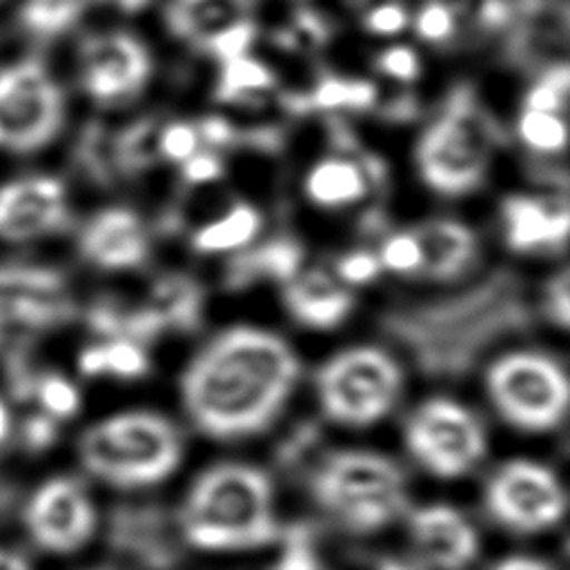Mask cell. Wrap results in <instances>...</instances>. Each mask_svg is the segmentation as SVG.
Wrapping results in <instances>:
<instances>
[{
  "instance_id": "obj_1",
  "label": "cell",
  "mask_w": 570,
  "mask_h": 570,
  "mask_svg": "<svg viewBox=\"0 0 570 570\" xmlns=\"http://www.w3.org/2000/svg\"><path fill=\"white\" fill-rule=\"evenodd\" d=\"M298 379L287 341L258 327H232L212 338L180 379L183 405L212 439H240L265 430Z\"/></svg>"
},
{
  "instance_id": "obj_2",
  "label": "cell",
  "mask_w": 570,
  "mask_h": 570,
  "mask_svg": "<svg viewBox=\"0 0 570 570\" xmlns=\"http://www.w3.org/2000/svg\"><path fill=\"white\" fill-rule=\"evenodd\" d=\"M180 532L200 550H252L274 541V488L265 472L220 463L203 472L180 508Z\"/></svg>"
},
{
  "instance_id": "obj_3",
  "label": "cell",
  "mask_w": 570,
  "mask_h": 570,
  "mask_svg": "<svg viewBox=\"0 0 570 570\" xmlns=\"http://www.w3.org/2000/svg\"><path fill=\"white\" fill-rule=\"evenodd\" d=\"M78 454L96 479L114 488H142L160 483L178 468L183 441L160 414L122 412L82 432Z\"/></svg>"
},
{
  "instance_id": "obj_4",
  "label": "cell",
  "mask_w": 570,
  "mask_h": 570,
  "mask_svg": "<svg viewBox=\"0 0 570 570\" xmlns=\"http://www.w3.org/2000/svg\"><path fill=\"white\" fill-rule=\"evenodd\" d=\"M309 492L321 510L352 532H376L407 503L403 470L367 450L330 454L312 474Z\"/></svg>"
},
{
  "instance_id": "obj_5",
  "label": "cell",
  "mask_w": 570,
  "mask_h": 570,
  "mask_svg": "<svg viewBox=\"0 0 570 570\" xmlns=\"http://www.w3.org/2000/svg\"><path fill=\"white\" fill-rule=\"evenodd\" d=\"M492 138V122L474 94L465 85L456 87L416 145L421 178L445 196L476 189L488 171Z\"/></svg>"
},
{
  "instance_id": "obj_6",
  "label": "cell",
  "mask_w": 570,
  "mask_h": 570,
  "mask_svg": "<svg viewBox=\"0 0 570 570\" xmlns=\"http://www.w3.org/2000/svg\"><path fill=\"white\" fill-rule=\"evenodd\" d=\"M403 372L376 347H352L334 354L316 374L323 414L341 425L363 428L381 421L399 401Z\"/></svg>"
},
{
  "instance_id": "obj_7",
  "label": "cell",
  "mask_w": 570,
  "mask_h": 570,
  "mask_svg": "<svg viewBox=\"0 0 570 570\" xmlns=\"http://www.w3.org/2000/svg\"><path fill=\"white\" fill-rule=\"evenodd\" d=\"M492 405L514 428L548 432L570 410V376L550 356L510 352L497 358L485 374Z\"/></svg>"
},
{
  "instance_id": "obj_8",
  "label": "cell",
  "mask_w": 570,
  "mask_h": 570,
  "mask_svg": "<svg viewBox=\"0 0 570 570\" xmlns=\"http://www.w3.org/2000/svg\"><path fill=\"white\" fill-rule=\"evenodd\" d=\"M65 122V94L36 58L0 69V149L29 154L49 145Z\"/></svg>"
},
{
  "instance_id": "obj_9",
  "label": "cell",
  "mask_w": 570,
  "mask_h": 570,
  "mask_svg": "<svg viewBox=\"0 0 570 570\" xmlns=\"http://www.w3.org/2000/svg\"><path fill=\"white\" fill-rule=\"evenodd\" d=\"M405 445L430 474L456 479L483 459L485 432L463 405L432 399L419 405L405 423Z\"/></svg>"
},
{
  "instance_id": "obj_10",
  "label": "cell",
  "mask_w": 570,
  "mask_h": 570,
  "mask_svg": "<svg viewBox=\"0 0 570 570\" xmlns=\"http://www.w3.org/2000/svg\"><path fill=\"white\" fill-rule=\"evenodd\" d=\"M485 508L514 532H541L557 525L568 497L557 474L534 461H508L485 485Z\"/></svg>"
},
{
  "instance_id": "obj_11",
  "label": "cell",
  "mask_w": 570,
  "mask_h": 570,
  "mask_svg": "<svg viewBox=\"0 0 570 570\" xmlns=\"http://www.w3.org/2000/svg\"><path fill=\"white\" fill-rule=\"evenodd\" d=\"M78 76L87 96L100 105L136 98L151 78L149 49L131 33L89 36L78 51Z\"/></svg>"
},
{
  "instance_id": "obj_12",
  "label": "cell",
  "mask_w": 570,
  "mask_h": 570,
  "mask_svg": "<svg viewBox=\"0 0 570 570\" xmlns=\"http://www.w3.org/2000/svg\"><path fill=\"white\" fill-rule=\"evenodd\" d=\"M24 528L47 552H73L96 530V508L89 492L69 476L45 481L24 508Z\"/></svg>"
},
{
  "instance_id": "obj_13",
  "label": "cell",
  "mask_w": 570,
  "mask_h": 570,
  "mask_svg": "<svg viewBox=\"0 0 570 570\" xmlns=\"http://www.w3.org/2000/svg\"><path fill=\"white\" fill-rule=\"evenodd\" d=\"M69 223L65 187L51 176L18 178L0 187V238L36 240L62 232Z\"/></svg>"
},
{
  "instance_id": "obj_14",
  "label": "cell",
  "mask_w": 570,
  "mask_h": 570,
  "mask_svg": "<svg viewBox=\"0 0 570 570\" xmlns=\"http://www.w3.org/2000/svg\"><path fill=\"white\" fill-rule=\"evenodd\" d=\"M407 530L412 546L434 570H463L476 557L479 534L474 525L445 503L412 510Z\"/></svg>"
},
{
  "instance_id": "obj_15",
  "label": "cell",
  "mask_w": 570,
  "mask_h": 570,
  "mask_svg": "<svg viewBox=\"0 0 570 570\" xmlns=\"http://www.w3.org/2000/svg\"><path fill=\"white\" fill-rule=\"evenodd\" d=\"M82 258L100 269H131L147 261L149 238L142 220L125 207L98 212L80 232Z\"/></svg>"
},
{
  "instance_id": "obj_16",
  "label": "cell",
  "mask_w": 570,
  "mask_h": 570,
  "mask_svg": "<svg viewBox=\"0 0 570 570\" xmlns=\"http://www.w3.org/2000/svg\"><path fill=\"white\" fill-rule=\"evenodd\" d=\"M505 243L514 252L557 249L570 240V203L508 196L501 205Z\"/></svg>"
},
{
  "instance_id": "obj_17",
  "label": "cell",
  "mask_w": 570,
  "mask_h": 570,
  "mask_svg": "<svg viewBox=\"0 0 570 570\" xmlns=\"http://www.w3.org/2000/svg\"><path fill=\"white\" fill-rule=\"evenodd\" d=\"M107 539L114 550L160 570L171 561L167 519L156 505H118L109 514Z\"/></svg>"
},
{
  "instance_id": "obj_18",
  "label": "cell",
  "mask_w": 570,
  "mask_h": 570,
  "mask_svg": "<svg viewBox=\"0 0 570 570\" xmlns=\"http://www.w3.org/2000/svg\"><path fill=\"white\" fill-rule=\"evenodd\" d=\"M258 0H167L165 24L171 36L205 47L238 22L252 20Z\"/></svg>"
},
{
  "instance_id": "obj_19",
  "label": "cell",
  "mask_w": 570,
  "mask_h": 570,
  "mask_svg": "<svg viewBox=\"0 0 570 570\" xmlns=\"http://www.w3.org/2000/svg\"><path fill=\"white\" fill-rule=\"evenodd\" d=\"M287 312L305 327L332 330L352 312V294L325 272L296 274L285 283Z\"/></svg>"
},
{
  "instance_id": "obj_20",
  "label": "cell",
  "mask_w": 570,
  "mask_h": 570,
  "mask_svg": "<svg viewBox=\"0 0 570 570\" xmlns=\"http://www.w3.org/2000/svg\"><path fill=\"white\" fill-rule=\"evenodd\" d=\"M414 234L423 252L421 274H425L428 278H456L476 258V236L468 225L459 220H430Z\"/></svg>"
},
{
  "instance_id": "obj_21",
  "label": "cell",
  "mask_w": 570,
  "mask_h": 570,
  "mask_svg": "<svg viewBox=\"0 0 570 570\" xmlns=\"http://www.w3.org/2000/svg\"><path fill=\"white\" fill-rule=\"evenodd\" d=\"M367 183L356 163L343 158H325L316 163L305 178V194L314 205L343 207L361 200Z\"/></svg>"
},
{
  "instance_id": "obj_22",
  "label": "cell",
  "mask_w": 570,
  "mask_h": 570,
  "mask_svg": "<svg viewBox=\"0 0 570 570\" xmlns=\"http://www.w3.org/2000/svg\"><path fill=\"white\" fill-rule=\"evenodd\" d=\"M160 318L165 330H194L200 321L203 289L183 274H167L151 287L145 303Z\"/></svg>"
},
{
  "instance_id": "obj_23",
  "label": "cell",
  "mask_w": 570,
  "mask_h": 570,
  "mask_svg": "<svg viewBox=\"0 0 570 570\" xmlns=\"http://www.w3.org/2000/svg\"><path fill=\"white\" fill-rule=\"evenodd\" d=\"M298 265L301 247L294 240H272L249 254L236 256L227 269V281L232 287L247 285L261 276L287 283L298 274Z\"/></svg>"
},
{
  "instance_id": "obj_24",
  "label": "cell",
  "mask_w": 570,
  "mask_h": 570,
  "mask_svg": "<svg viewBox=\"0 0 570 570\" xmlns=\"http://www.w3.org/2000/svg\"><path fill=\"white\" fill-rule=\"evenodd\" d=\"M78 370L89 379L107 374L131 381L149 372V358L142 345L127 338H109L107 343L85 347L78 356Z\"/></svg>"
},
{
  "instance_id": "obj_25",
  "label": "cell",
  "mask_w": 570,
  "mask_h": 570,
  "mask_svg": "<svg viewBox=\"0 0 570 570\" xmlns=\"http://www.w3.org/2000/svg\"><path fill=\"white\" fill-rule=\"evenodd\" d=\"M261 229V214L245 203L234 205L220 218L198 227L191 236L196 252L216 254L247 245Z\"/></svg>"
},
{
  "instance_id": "obj_26",
  "label": "cell",
  "mask_w": 570,
  "mask_h": 570,
  "mask_svg": "<svg viewBox=\"0 0 570 570\" xmlns=\"http://www.w3.org/2000/svg\"><path fill=\"white\" fill-rule=\"evenodd\" d=\"M274 85H276L274 71L265 62L247 53V56L220 62L216 98L220 102H232V105L256 102L269 89H274Z\"/></svg>"
},
{
  "instance_id": "obj_27",
  "label": "cell",
  "mask_w": 570,
  "mask_h": 570,
  "mask_svg": "<svg viewBox=\"0 0 570 570\" xmlns=\"http://www.w3.org/2000/svg\"><path fill=\"white\" fill-rule=\"evenodd\" d=\"M160 125L154 118H140L114 134V165L116 174L138 176L151 169L160 158L158 151Z\"/></svg>"
},
{
  "instance_id": "obj_28",
  "label": "cell",
  "mask_w": 570,
  "mask_h": 570,
  "mask_svg": "<svg viewBox=\"0 0 570 570\" xmlns=\"http://www.w3.org/2000/svg\"><path fill=\"white\" fill-rule=\"evenodd\" d=\"M87 9V0H22L20 27L36 40H53L67 33Z\"/></svg>"
},
{
  "instance_id": "obj_29",
  "label": "cell",
  "mask_w": 570,
  "mask_h": 570,
  "mask_svg": "<svg viewBox=\"0 0 570 570\" xmlns=\"http://www.w3.org/2000/svg\"><path fill=\"white\" fill-rule=\"evenodd\" d=\"M76 158L80 169L98 185H109L116 176L114 165V134L107 131L105 125L91 122L82 129L78 145H76Z\"/></svg>"
},
{
  "instance_id": "obj_30",
  "label": "cell",
  "mask_w": 570,
  "mask_h": 570,
  "mask_svg": "<svg viewBox=\"0 0 570 570\" xmlns=\"http://www.w3.org/2000/svg\"><path fill=\"white\" fill-rule=\"evenodd\" d=\"M374 98H376V89L367 80L327 76L307 96V105L318 109H343V107L367 109L372 107Z\"/></svg>"
},
{
  "instance_id": "obj_31",
  "label": "cell",
  "mask_w": 570,
  "mask_h": 570,
  "mask_svg": "<svg viewBox=\"0 0 570 570\" xmlns=\"http://www.w3.org/2000/svg\"><path fill=\"white\" fill-rule=\"evenodd\" d=\"M517 131H519V138L525 142V147L541 154L561 151L570 142V129L566 120L552 111L523 109Z\"/></svg>"
},
{
  "instance_id": "obj_32",
  "label": "cell",
  "mask_w": 570,
  "mask_h": 570,
  "mask_svg": "<svg viewBox=\"0 0 570 570\" xmlns=\"http://www.w3.org/2000/svg\"><path fill=\"white\" fill-rule=\"evenodd\" d=\"M33 396L40 403L42 412L53 421L71 419L80 407V394L76 385L56 372L38 374L33 385Z\"/></svg>"
},
{
  "instance_id": "obj_33",
  "label": "cell",
  "mask_w": 570,
  "mask_h": 570,
  "mask_svg": "<svg viewBox=\"0 0 570 570\" xmlns=\"http://www.w3.org/2000/svg\"><path fill=\"white\" fill-rule=\"evenodd\" d=\"M568 94H570V67H566V65L552 67L546 76H541L532 85V89L525 96L523 109L559 114L566 105Z\"/></svg>"
},
{
  "instance_id": "obj_34",
  "label": "cell",
  "mask_w": 570,
  "mask_h": 570,
  "mask_svg": "<svg viewBox=\"0 0 570 570\" xmlns=\"http://www.w3.org/2000/svg\"><path fill=\"white\" fill-rule=\"evenodd\" d=\"M379 263H381V267L396 272V274L421 272L423 252H421V243H419L416 234L414 232L392 234L381 247Z\"/></svg>"
},
{
  "instance_id": "obj_35",
  "label": "cell",
  "mask_w": 570,
  "mask_h": 570,
  "mask_svg": "<svg viewBox=\"0 0 570 570\" xmlns=\"http://www.w3.org/2000/svg\"><path fill=\"white\" fill-rule=\"evenodd\" d=\"M456 27V11L445 0H432L423 4L414 18L416 33L428 42H445Z\"/></svg>"
},
{
  "instance_id": "obj_36",
  "label": "cell",
  "mask_w": 570,
  "mask_h": 570,
  "mask_svg": "<svg viewBox=\"0 0 570 570\" xmlns=\"http://www.w3.org/2000/svg\"><path fill=\"white\" fill-rule=\"evenodd\" d=\"M200 134L198 127L191 122H169L160 125L158 134V151L167 160L185 163L189 156L198 151Z\"/></svg>"
},
{
  "instance_id": "obj_37",
  "label": "cell",
  "mask_w": 570,
  "mask_h": 570,
  "mask_svg": "<svg viewBox=\"0 0 570 570\" xmlns=\"http://www.w3.org/2000/svg\"><path fill=\"white\" fill-rule=\"evenodd\" d=\"M254 40H256V22L254 20H245V22H238L232 29L223 31L220 36H216L205 47V51L209 56H214L218 62H227V60L247 56L249 47L254 45Z\"/></svg>"
},
{
  "instance_id": "obj_38",
  "label": "cell",
  "mask_w": 570,
  "mask_h": 570,
  "mask_svg": "<svg viewBox=\"0 0 570 570\" xmlns=\"http://www.w3.org/2000/svg\"><path fill=\"white\" fill-rule=\"evenodd\" d=\"M543 309L561 330L570 332V267L559 269L543 289Z\"/></svg>"
},
{
  "instance_id": "obj_39",
  "label": "cell",
  "mask_w": 570,
  "mask_h": 570,
  "mask_svg": "<svg viewBox=\"0 0 570 570\" xmlns=\"http://www.w3.org/2000/svg\"><path fill=\"white\" fill-rule=\"evenodd\" d=\"M376 67L381 73L390 76V78H396V80H414L421 71V62H419V56L412 47H405V45H396V47H390L385 51L379 53L376 58Z\"/></svg>"
},
{
  "instance_id": "obj_40",
  "label": "cell",
  "mask_w": 570,
  "mask_h": 570,
  "mask_svg": "<svg viewBox=\"0 0 570 570\" xmlns=\"http://www.w3.org/2000/svg\"><path fill=\"white\" fill-rule=\"evenodd\" d=\"M363 24L367 31L379 33V36H394L401 29H405L407 24V11L401 2H381L376 7H372L365 18Z\"/></svg>"
},
{
  "instance_id": "obj_41",
  "label": "cell",
  "mask_w": 570,
  "mask_h": 570,
  "mask_svg": "<svg viewBox=\"0 0 570 570\" xmlns=\"http://www.w3.org/2000/svg\"><path fill=\"white\" fill-rule=\"evenodd\" d=\"M336 272L343 283L358 285L376 278L381 272V263H379V256L370 252H350L338 261Z\"/></svg>"
},
{
  "instance_id": "obj_42",
  "label": "cell",
  "mask_w": 570,
  "mask_h": 570,
  "mask_svg": "<svg viewBox=\"0 0 570 570\" xmlns=\"http://www.w3.org/2000/svg\"><path fill=\"white\" fill-rule=\"evenodd\" d=\"M38 374L31 370V358L24 350H13L7 356V381L9 390L16 399H29L33 396V385H36Z\"/></svg>"
},
{
  "instance_id": "obj_43",
  "label": "cell",
  "mask_w": 570,
  "mask_h": 570,
  "mask_svg": "<svg viewBox=\"0 0 570 570\" xmlns=\"http://www.w3.org/2000/svg\"><path fill=\"white\" fill-rule=\"evenodd\" d=\"M56 434H58L56 421L45 412L33 414L22 423V441L31 452L47 450L56 441Z\"/></svg>"
},
{
  "instance_id": "obj_44",
  "label": "cell",
  "mask_w": 570,
  "mask_h": 570,
  "mask_svg": "<svg viewBox=\"0 0 570 570\" xmlns=\"http://www.w3.org/2000/svg\"><path fill=\"white\" fill-rule=\"evenodd\" d=\"M223 174V163L212 151H196L183 163V178L187 183H212Z\"/></svg>"
},
{
  "instance_id": "obj_45",
  "label": "cell",
  "mask_w": 570,
  "mask_h": 570,
  "mask_svg": "<svg viewBox=\"0 0 570 570\" xmlns=\"http://www.w3.org/2000/svg\"><path fill=\"white\" fill-rule=\"evenodd\" d=\"M492 570H550L543 561L532 557H508L501 563H497Z\"/></svg>"
},
{
  "instance_id": "obj_46",
  "label": "cell",
  "mask_w": 570,
  "mask_h": 570,
  "mask_svg": "<svg viewBox=\"0 0 570 570\" xmlns=\"http://www.w3.org/2000/svg\"><path fill=\"white\" fill-rule=\"evenodd\" d=\"M96 2H100L105 7H111L120 13H140L151 0H96Z\"/></svg>"
},
{
  "instance_id": "obj_47",
  "label": "cell",
  "mask_w": 570,
  "mask_h": 570,
  "mask_svg": "<svg viewBox=\"0 0 570 570\" xmlns=\"http://www.w3.org/2000/svg\"><path fill=\"white\" fill-rule=\"evenodd\" d=\"M0 570H31V566L20 554L0 548Z\"/></svg>"
},
{
  "instance_id": "obj_48",
  "label": "cell",
  "mask_w": 570,
  "mask_h": 570,
  "mask_svg": "<svg viewBox=\"0 0 570 570\" xmlns=\"http://www.w3.org/2000/svg\"><path fill=\"white\" fill-rule=\"evenodd\" d=\"M9 432H11V419H9L4 403L0 401V445L9 439Z\"/></svg>"
},
{
  "instance_id": "obj_49",
  "label": "cell",
  "mask_w": 570,
  "mask_h": 570,
  "mask_svg": "<svg viewBox=\"0 0 570 570\" xmlns=\"http://www.w3.org/2000/svg\"><path fill=\"white\" fill-rule=\"evenodd\" d=\"M379 570H410L407 566H403V563H399V561H383L381 566H379Z\"/></svg>"
},
{
  "instance_id": "obj_50",
  "label": "cell",
  "mask_w": 570,
  "mask_h": 570,
  "mask_svg": "<svg viewBox=\"0 0 570 570\" xmlns=\"http://www.w3.org/2000/svg\"><path fill=\"white\" fill-rule=\"evenodd\" d=\"M7 314H4V307H2V301H0V336H2V332H4V327H7Z\"/></svg>"
},
{
  "instance_id": "obj_51",
  "label": "cell",
  "mask_w": 570,
  "mask_h": 570,
  "mask_svg": "<svg viewBox=\"0 0 570 570\" xmlns=\"http://www.w3.org/2000/svg\"><path fill=\"white\" fill-rule=\"evenodd\" d=\"M321 570H323V568H321Z\"/></svg>"
}]
</instances>
